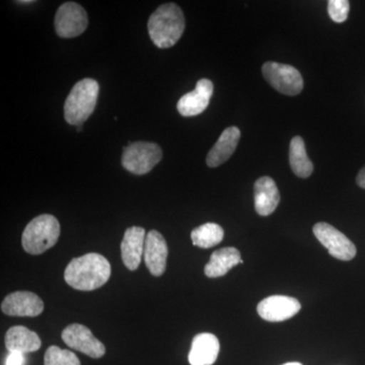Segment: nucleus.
<instances>
[{"mask_svg":"<svg viewBox=\"0 0 365 365\" xmlns=\"http://www.w3.org/2000/svg\"><path fill=\"white\" fill-rule=\"evenodd\" d=\"M111 277L110 262L102 255L90 253L72 259L64 271L67 284L81 292L102 287Z\"/></svg>","mask_w":365,"mask_h":365,"instance_id":"1","label":"nucleus"},{"mask_svg":"<svg viewBox=\"0 0 365 365\" xmlns=\"http://www.w3.org/2000/svg\"><path fill=\"white\" fill-rule=\"evenodd\" d=\"M185 31V16L176 4H165L151 14L148 34L157 47L167 49L176 45Z\"/></svg>","mask_w":365,"mask_h":365,"instance_id":"2","label":"nucleus"},{"mask_svg":"<svg viewBox=\"0 0 365 365\" xmlns=\"http://www.w3.org/2000/svg\"><path fill=\"white\" fill-rule=\"evenodd\" d=\"M100 86L95 79H81L72 88L64 104L67 123L78 126L90 118L97 105Z\"/></svg>","mask_w":365,"mask_h":365,"instance_id":"3","label":"nucleus"},{"mask_svg":"<svg viewBox=\"0 0 365 365\" xmlns=\"http://www.w3.org/2000/svg\"><path fill=\"white\" fill-rule=\"evenodd\" d=\"M60 235L58 220L51 215H42L29 222L21 237L26 253L41 255L55 246Z\"/></svg>","mask_w":365,"mask_h":365,"instance_id":"4","label":"nucleus"},{"mask_svg":"<svg viewBox=\"0 0 365 365\" xmlns=\"http://www.w3.org/2000/svg\"><path fill=\"white\" fill-rule=\"evenodd\" d=\"M162 148L158 144L137 141L124 148L122 165L134 175L148 174L162 160Z\"/></svg>","mask_w":365,"mask_h":365,"instance_id":"5","label":"nucleus"},{"mask_svg":"<svg viewBox=\"0 0 365 365\" xmlns=\"http://www.w3.org/2000/svg\"><path fill=\"white\" fill-rule=\"evenodd\" d=\"M262 73L269 85L283 95L294 97L299 95L304 88L302 74L295 67L288 64L266 62L262 66Z\"/></svg>","mask_w":365,"mask_h":365,"instance_id":"6","label":"nucleus"},{"mask_svg":"<svg viewBox=\"0 0 365 365\" xmlns=\"http://www.w3.org/2000/svg\"><path fill=\"white\" fill-rule=\"evenodd\" d=\"M314 235L334 258L350 261L356 256V247L344 234L326 222H318L313 228Z\"/></svg>","mask_w":365,"mask_h":365,"instance_id":"7","label":"nucleus"},{"mask_svg":"<svg viewBox=\"0 0 365 365\" xmlns=\"http://www.w3.org/2000/svg\"><path fill=\"white\" fill-rule=\"evenodd\" d=\"M55 30L61 38L78 37L88 28V14L76 2H66L59 6L55 16Z\"/></svg>","mask_w":365,"mask_h":365,"instance_id":"8","label":"nucleus"},{"mask_svg":"<svg viewBox=\"0 0 365 365\" xmlns=\"http://www.w3.org/2000/svg\"><path fill=\"white\" fill-rule=\"evenodd\" d=\"M62 340L72 349L88 355L91 359H101L106 353L105 345L93 335L88 327L71 324L62 332Z\"/></svg>","mask_w":365,"mask_h":365,"instance_id":"9","label":"nucleus"},{"mask_svg":"<svg viewBox=\"0 0 365 365\" xmlns=\"http://www.w3.org/2000/svg\"><path fill=\"white\" fill-rule=\"evenodd\" d=\"M300 302L294 297L271 295L257 307L259 316L268 322H283L299 314Z\"/></svg>","mask_w":365,"mask_h":365,"instance_id":"10","label":"nucleus"},{"mask_svg":"<svg viewBox=\"0 0 365 365\" xmlns=\"http://www.w3.org/2000/svg\"><path fill=\"white\" fill-rule=\"evenodd\" d=\"M1 311L11 317H37L44 311V302L33 292H16L2 302Z\"/></svg>","mask_w":365,"mask_h":365,"instance_id":"11","label":"nucleus"},{"mask_svg":"<svg viewBox=\"0 0 365 365\" xmlns=\"http://www.w3.org/2000/svg\"><path fill=\"white\" fill-rule=\"evenodd\" d=\"M213 93L212 81L202 78L197 83L195 90L180 98L177 109L184 117H194L207 109Z\"/></svg>","mask_w":365,"mask_h":365,"instance_id":"12","label":"nucleus"},{"mask_svg":"<svg viewBox=\"0 0 365 365\" xmlns=\"http://www.w3.org/2000/svg\"><path fill=\"white\" fill-rule=\"evenodd\" d=\"M168 250L167 242L158 230H150L146 235L144 246V261L146 267L153 276H162L167 268Z\"/></svg>","mask_w":365,"mask_h":365,"instance_id":"13","label":"nucleus"},{"mask_svg":"<svg viewBox=\"0 0 365 365\" xmlns=\"http://www.w3.org/2000/svg\"><path fill=\"white\" fill-rule=\"evenodd\" d=\"M145 230L140 227L127 228L121 242V257L124 265L134 271L139 267L144 255Z\"/></svg>","mask_w":365,"mask_h":365,"instance_id":"14","label":"nucleus"},{"mask_svg":"<svg viewBox=\"0 0 365 365\" xmlns=\"http://www.w3.org/2000/svg\"><path fill=\"white\" fill-rule=\"evenodd\" d=\"M220 345L217 337L213 334L201 333L192 341L189 352V362L191 365H212L220 353Z\"/></svg>","mask_w":365,"mask_h":365,"instance_id":"15","label":"nucleus"},{"mask_svg":"<svg viewBox=\"0 0 365 365\" xmlns=\"http://www.w3.org/2000/svg\"><path fill=\"white\" fill-rule=\"evenodd\" d=\"M255 209L261 216L272 215L280 202V194L270 177H262L254 186Z\"/></svg>","mask_w":365,"mask_h":365,"instance_id":"16","label":"nucleus"},{"mask_svg":"<svg viewBox=\"0 0 365 365\" xmlns=\"http://www.w3.org/2000/svg\"><path fill=\"white\" fill-rule=\"evenodd\" d=\"M240 138H241V131L237 127L230 126L225 129L208 153L206 158L208 167L217 168L230 160L237 150Z\"/></svg>","mask_w":365,"mask_h":365,"instance_id":"17","label":"nucleus"},{"mask_svg":"<svg viewBox=\"0 0 365 365\" xmlns=\"http://www.w3.org/2000/svg\"><path fill=\"white\" fill-rule=\"evenodd\" d=\"M41 339L37 333L24 326L11 327L6 332V346L9 352L21 354L35 352L41 348Z\"/></svg>","mask_w":365,"mask_h":365,"instance_id":"18","label":"nucleus"},{"mask_svg":"<svg viewBox=\"0 0 365 365\" xmlns=\"http://www.w3.org/2000/svg\"><path fill=\"white\" fill-rule=\"evenodd\" d=\"M244 263L239 250L228 247L213 252L210 261L206 264L204 272L209 278L222 277L227 275L230 269Z\"/></svg>","mask_w":365,"mask_h":365,"instance_id":"19","label":"nucleus"},{"mask_svg":"<svg viewBox=\"0 0 365 365\" xmlns=\"http://www.w3.org/2000/svg\"><path fill=\"white\" fill-rule=\"evenodd\" d=\"M289 163L292 172L297 177L306 179L313 174L314 165L309 160L306 144L300 136H294L289 146Z\"/></svg>","mask_w":365,"mask_h":365,"instance_id":"20","label":"nucleus"},{"mask_svg":"<svg viewBox=\"0 0 365 365\" xmlns=\"http://www.w3.org/2000/svg\"><path fill=\"white\" fill-rule=\"evenodd\" d=\"M225 237L223 228L217 223L207 222L194 228L191 239L194 246L202 249H210L222 242Z\"/></svg>","mask_w":365,"mask_h":365,"instance_id":"21","label":"nucleus"},{"mask_svg":"<svg viewBox=\"0 0 365 365\" xmlns=\"http://www.w3.org/2000/svg\"><path fill=\"white\" fill-rule=\"evenodd\" d=\"M44 365H81V361L73 352L50 346L45 353Z\"/></svg>","mask_w":365,"mask_h":365,"instance_id":"22","label":"nucleus"},{"mask_svg":"<svg viewBox=\"0 0 365 365\" xmlns=\"http://www.w3.org/2000/svg\"><path fill=\"white\" fill-rule=\"evenodd\" d=\"M350 4L348 0H330L328 2V13L335 23H344L349 14Z\"/></svg>","mask_w":365,"mask_h":365,"instance_id":"23","label":"nucleus"},{"mask_svg":"<svg viewBox=\"0 0 365 365\" xmlns=\"http://www.w3.org/2000/svg\"><path fill=\"white\" fill-rule=\"evenodd\" d=\"M25 354L19 352H9L6 357V365H25Z\"/></svg>","mask_w":365,"mask_h":365,"instance_id":"24","label":"nucleus"},{"mask_svg":"<svg viewBox=\"0 0 365 365\" xmlns=\"http://www.w3.org/2000/svg\"><path fill=\"white\" fill-rule=\"evenodd\" d=\"M356 182L360 188L365 189V165L359 170V175H357L356 178Z\"/></svg>","mask_w":365,"mask_h":365,"instance_id":"25","label":"nucleus"},{"mask_svg":"<svg viewBox=\"0 0 365 365\" xmlns=\"http://www.w3.org/2000/svg\"><path fill=\"white\" fill-rule=\"evenodd\" d=\"M283 365H302V364H299V362H288V364H285Z\"/></svg>","mask_w":365,"mask_h":365,"instance_id":"26","label":"nucleus"},{"mask_svg":"<svg viewBox=\"0 0 365 365\" xmlns=\"http://www.w3.org/2000/svg\"><path fill=\"white\" fill-rule=\"evenodd\" d=\"M76 130L78 132L83 130V125H78V126H76Z\"/></svg>","mask_w":365,"mask_h":365,"instance_id":"27","label":"nucleus"},{"mask_svg":"<svg viewBox=\"0 0 365 365\" xmlns=\"http://www.w3.org/2000/svg\"><path fill=\"white\" fill-rule=\"evenodd\" d=\"M33 1H30V0H26V1H19V4H32Z\"/></svg>","mask_w":365,"mask_h":365,"instance_id":"28","label":"nucleus"}]
</instances>
